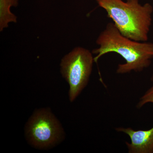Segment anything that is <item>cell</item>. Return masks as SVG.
Instances as JSON below:
<instances>
[{
	"label": "cell",
	"instance_id": "8992f818",
	"mask_svg": "<svg viewBox=\"0 0 153 153\" xmlns=\"http://www.w3.org/2000/svg\"><path fill=\"white\" fill-rule=\"evenodd\" d=\"M151 80L153 82V75L152 76ZM148 102L153 103V85L140 99V101L137 105V107L140 108Z\"/></svg>",
	"mask_w": 153,
	"mask_h": 153
},
{
	"label": "cell",
	"instance_id": "6da1fadb",
	"mask_svg": "<svg viewBox=\"0 0 153 153\" xmlns=\"http://www.w3.org/2000/svg\"><path fill=\"white\" fill-rule=\"evenodd\" d=\"M99 46L92 53L96 55L94 60L97 63L99 58L110 52H115L126 60L118 65L117 73L124 74L131 71L140 72L148 68L153 58V43L139 42L131 40L121 34L114 24L110 22L96 40Z\"/></svg>",
	"mask_w": 153,
	"mask_h": 153
},
{
	"label": "cell",
	"instance_id": "7a4b0ae2",
	"mask_svg": "<svg viewBox=\"0 0 153 153\" xmlns=\"http://www.w3.org/2000/svg\"><path fill=\"white\" fill-rule=\"evenodd\" d=\"M112 19L121 34L139 42H146L152 23L153 7L139 0H96Z\"/></svg>",
	"mask_w": 153,
	"mask_h": 153
},
{
	"label": "cell",
	"instance_id": "277c9868",
	"mask_svg": "<svg viewBox=\"0 0 153 153\" xmlns=\"http://www.w3.org/2000/svg\"><path fill=\"white\" fill-rule=\"evenodd\" d=\"M94 58L89 50L77 47L61 60L60 71L69 84L70 101H74L87 85L94 62Z\"/></svg>",
	"mask_w": 153,
	"mask_h": 153
},
{
	"label": "cell",
	"instance_id": "3957f363",
	"mask_svg": "<svg viewBox=\"0 0 153 153\" xmlns=\"http://www.w3.org/2000/svg\"><path fill=\"white\" fill-rule=\"evenodd\" d=\"M28 142L36 149L53 147L63 140L64 131L59 121L47 108L35 111L25 127Z\"/></svg>",
	"mask_w": 153,
	"mask_h": 153
},
{
	"label": "cell",
	"instance_id": "5b68a950",
	"mask_svg": "<svg viewBox=\"0 0 153 153\" xmlns=\"http://www.w3.org/2000/svg\"><path fill=\"white\" fill-rule=\"evenodd\" d=\"M116 130L122 132L130 138L131 143L126 142L129 153H153V127L148 130H134L131 128H117Z\"/></svg>",
	"mask_w": 153,
	"mask_h": 153
}]
</instances>
